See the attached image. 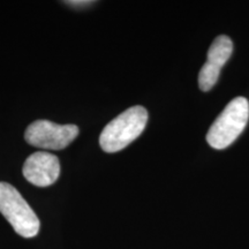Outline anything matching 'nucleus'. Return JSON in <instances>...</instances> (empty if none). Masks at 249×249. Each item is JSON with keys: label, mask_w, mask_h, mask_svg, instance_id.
I'll return each mask as SVG.
<instances>
[{"label": "nucleus", "mask_w": 249, "mask_h": 249, "mask_svg": "<svg viewBox=\"0 0 249 249\" xmlns=\"http://www.w3.org/2000/svg\"><path fill=\"white\" fill-rule=\"evenodd\" d=\"M23 177L37 187L53 185L60 174V163L57 156L38 151L30 155L24 161Z\"/></svg>", "instance_id": "obj_5"}, {"label": "nucleus", "mask_w": 249, "mask_h": 249, "mask_svg": "<svg viewBox=\"0 0 249 249\" xmlns=\"http://www.w3.org/2000/svg\"><path fill=\"white\" fill-rule=\"evenodd\" d=\"M233 52V43L230 37L225 35L218 36L211 44L208 51L207 62L205 64L213 70L220 71L226 61L229 60Z\"/></svg>", "instance_id": "obj_6"}, {"label": "nucleus", "mask_w": 249, "mask_h": 249, "mask_svg": "<svg viewBox=\"0 0 249 249\" xmlns=\"http://www.w3.org/2000/svg\"><path fill=\"white\" fill-rule=\"evenodd\" d=\"M248 120L249 102L245 97L233 99L211 124L207 134L210 147L222 150L231 145L244 132Z\"/></svg>", "instance_id": "obj_2"}, {"label": "nucleus", "mask_w": 249, "mask_h": 249, "mask_svg": "<svg viewBox=\"0 0 249 249\" xmlns=\"http://www.w3.org/2000/svg\"><path fill=\"white\" fill-rule=\"evenodd\" d=\"M66 4H71L73 6H77V5H89L91 4V1H66Z\"/></svg>", "instance_id": "obj_7"}, {"label": "nucleus", "mask_w": 249, "mask_h": 249, "mask_svg": "<svg viewBox=\"0 0 249 249\" xmlns=\"http://www.w3.org/2000/svg\"><path fill=\"white\" fill-rule=\"evenodd\" d=\"M148 123V112L136 105L110 121L99 136V144L105 152H118L141 135Z\"/></svg>", "instance_id": "obj_1"}, {"label": "nucleus", "mask_w": 249, "mask_h": 249, "mask_svg": "<svg viewBox=\"0 0 249 249\" xmlns=\"http://www.w3.org/2000/svg\"><path fill=\"white\" fill-rule=\"evenodd\" d=\"M79 135L75 124H58L49 120H36L29 124L24 139L30 145L50 150H61Z\"/></svg>", "instance_id": "obj_4"}, {"label": "nucleus", "mask_w": 249, "mask_h": 249, "mask_svg": "<svg viewBox=\"0 0 249 249\" xmlns=\"http://www.w3.org/2000/svg\"><path fill=\"white\" fill-rule=\"evenodd\" d=\"M0 213L18 235L34 238L38 234V217L18 189L8 182H0Z\"/></svg>", "instance_id": "obj_3"}]
</instances>
